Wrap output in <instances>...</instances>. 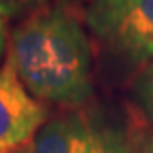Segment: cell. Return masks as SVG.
Returning <instances> with one entry per match:
<instances>
[{
  "mask_svg": "<svg viewBox=\"0 0 153 153\" xmlns=\"http://www.w3.org/2000/svg\"><path fill=\"white\" fill-rule=\"evenodd\" d=\"M92 45L76 9L57 0L13 28L7 63L28 92L42 103L78 109L94 96Z\"/></svg>",
  "mask_w": 153,
  "mask_h": 153,
  "instance_id": "1",
  "label": "cell"
},
{
  "mask_svg": "<svg viewBox=\"0 0 153 153\" xmlns=\"http://www.w3.org/2000/svg\"><path fill=\"white\" fill-rule=\"evenodd\" d=\"M140 138L114 111L87 103L50 118L24 153H138Z\"/></svg>",
  "mask_w": 153,
  "mask_h": 153,
  "instance_id": "2",
  "label": "cell"
},
{
  "mask_svg": "<svg viewBox=\"0 0 153 153\" xmlns=\"http://www.w3.org/2000/svg\"><path fill=\"white\" fill-rule=\"evenodd\" d=\"M83 22L122 67L140 72L153 61V0H89Z\"/></svg>",
  "mask_w": 153,
  "mask_h": 153,
  "instance_id": "3",
  "label": "cell"
},
{
  "mask_svg": "<svg viewBox=\"0 0 153 153\" xmlns=\"http://www.w3.org/2000/svg\"><path fill=\"white\" fill-rule=\"evenodd\" d=\"M46 103L33 98L7 61L0 67V153L31 144L50 116Z\"/></svg>",
  "mask_w": 153,
  "mask_h": 153,
  "instance_id": "4",
  "label": "cell"
},
{
  "mask_svg": "<svg viewBox=\"0 0 153 153\" xmlns=\"http://www.w3.org/2000/svg\"><path fill=\"white\" fill-rule=\"evenodd\" d=\"M131 98L144 120L153 126V61L144 67L131 83Z\"/></svg>",
  "mask_w": 153,
  "mask_h": 153,
  "instance_id": "5",
  "label": "cell"
},
{
  "mask_svg": "<svg viewBox=\"0 0 153 153\" xmlns=\"http://www.w3.org/2000/svg\"><path fill=\"white\" fill-rule=\"evenodd\" d=\"M48 2L50 0H0V19H26L42 6H46Z\"/></svg>",
  "mask_w": 153,
  "mask_h": 153,
  "instance_id": "6",
  "label": "cell"
},
{
  "mask_svg": "<svg viewBox=\"0 0 153 153\" xmlns=\"http://www.w3.org/2000/svg\"><path fill=\"white\" fill-rule=\"evenodd\" d=\"M138 153H153V133L146 135L144 138L140 140V148Z\"/></svg>",
  "mask_w": 153,
  "mask_h": 153,
  "instance_id": "7",
  "label": "cell"
},
{
  "mask_svg": "<svg viewBox=\"0 0 153 153\" xmlns=\"http://www.w3.org/2000/svg\"><path fill=\"white\" fill-rule=\"evenodd\" d=\"M7 45V31H6V20L0 19V59H2V53L6 50Z\"/></svg>",
  "mask_w": 153,
  "mask_h": 153,
  "instance_id": "8",
  "label": "cell"
},
{
  "mask_svg": "<svg viewBox=\"0 0 153 153\" xmlns=\"http://www.w3.org/2000/svg\"><path fill=\"white\" fill-rule=\"evenodd\" d=\"M13 153H22V151H13Z\"/></svg>",
  "mask_w": 153,
  "mask_h": 153,
  "instance_id": "9",
  "label": "cell"
}]
</instances>
